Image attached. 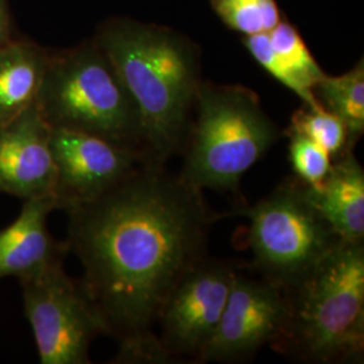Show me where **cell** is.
<instances>
[{"label": "cell", "mask_w": 364, "mask_h": 364, "mask_svg": "<svg viewBox=\"0 0 364 364\" xmlns=\"http://www.w3.org/2000/svg\"><path fill=\"white\" fill-rule=\"evenodd\" d=\"M313 93L324 109L344 122L350 142L355 147L364 132L363 60L341 76L324 75L316 84Z\"/></svg>", "instance_id": "16"}, {"label": "cell", "mask_w": 364, "mask_h": 364, "mask_svg": "<svg viewBox=\"0 0 364 364\" xmlns=\"http://www.w3.org/2000/svg\"><path fill=\"white\" fill-rule=\"evenodd\" d=\"M50 53L25 39L0 46V127L36 105Z\"/></svg>", "instance_id": "15"}, {"label": "cell", "mask_w": 364, "mask_h": 364, "mask_svg": "<svg viewBox=\"0 0 364 364\" xmlns=\"http://www.w3.org/2000/svg\"><path fill=\"white\" fill-rule=\"evenodd\" d=\"M50 135L37 105L0 127V193L23 201L53 196L55 164Z\"/></svg>", "instance_id": "11"}, {"label": "cell", "mask_w": 364, "mask_h": 364, "mask_svg": "<svg viewBox=\"0 0 364 364\" xmlns=\"http://www.w3.org/2000/svg\"><path fill=\"white\" fill-rule=\"evenodd\" d=\"M287 134H301L324 147L332 159L346 150H353L344 122L323 107H305L296 111L287 127Z\"/></svg>", "instance_id": "17"}, {"label": "cell", "mask_w": 364, "mask_h": 364, "mask_svg": "<svg viewBox=\"0 0 364 364\" xmlns=\"http://www.w3.org/2000/svg\"><path fill=\"white\" fill-rule=\"evenodd\" d=\"M11 39V23L6 0H0V46Z\"/></svg>", "instance_id": "20"}, {"label": "cell", "mask_w": 364, "mask_h": 364, "mask_svg": "<svg viewBox=\"0 0 364 364\" xmlns=\"http://www.w3.org/2000/svg\"><path fill=\"white\" fill-rule=\"evenodd\" d=\"M309 196L341 240H364V170L353 150L332 159L326 181Z\"/></svg>", "instance_id": "14"}, {"label": "cell", "mask_w": 364, "mask_h": 364, "mask_svg": "<svg viewBox=\"0 0 364 364\" xmlns=\"http://www.w3.org/2000/svg\"><path fill=\"white\" fill-rule=\"evenodd\" d=\"M78 285L117 343L112 363L166 364L156 328L182 277L207 258L213 212L203 191L146 159L103 195L64 209Z\"/></svg>", "instance_id": "1"}, {"label": "cell", "mask_w": 364, "mask_h": 364, "mask_svg": "<svg viewBox=\"0 0 364 364\" xmlns=\"http://www.w3.org/2000/svg\"><path fill=\"white\" fill-rule=\"evenodd\" d=\"M36 105L50 129L85 132L147 153L138 108L96 42L50 54Z\"/></svg>", "instance_id": "5"}, {"label": "cell", "mask_w": 364, "mask_h": 364, "mask_svg": "<svg viewBox=\"0 0 364 364\" xmlns=\"http://www.w3.org/2000/svg\"><path fill=\"white\" fill-rule=\"evenodd\" d=\"M287 314V293L264 279L235 273L220 323L195 363H242L270 346Z\"/></svg>", "instance_id": "9"}, {"label": "cell", "mask_w": 364, "mask_h": 364, "mask_svg": "<svg viewBox=\"0 0 364 364\" xmlns=\"http://www.w3.org/2000/svg\"><path fill=\"white\" fill-rule=\"evenodd\" d=\"M50 144L55 164L53 197L63 210L103 195L150 159L144 150L78 131L52 129Z\"/></svg>", "instance_id": "10"}, {"label": "cell", "mask_w": 364, "mask_h": 364, "mask_svg": "<svg viewBox=\"0 0 364 364\" xmlns=\"http://www.w3.org/2000/svg\"><path fill=\"white\" fill-rule=\"evenodd\" d=\"M178 177L188 185L239 193L242 177L279 139L259 97L243 85L201 82Z\"/></svg>", "instance_id": "4"}, {"label": "cell", "mask_w": 364, "mask_h": 364, "mask_svg": "<svg viewBox=\"0 0 364 364\" xmlns=\"http://www.w3.org/2000/svg\"><path fill=\"white\" fill-rule=\"evenodd\" d=\"M289 136V161L294 177L312 189H318L326 181L332 156L324 147L301 134H287Z\"/></svg>", "instance_id": "19"}, {"label": "cell", "mask_w": 364, "mask_h": 364, "mask_svg": "<svg viewBox=\"0 0 364 364\" xmlns=\"http://www.w3.org/2000/svg\"><path fill=\"white\" fill-rule=\"evenodd\" d=\"M23 311L42 364H88L92 341L105 328L91 302L64 269L54 264L21 279Z\"/></svg>", "instance_id": "7"}, {"label": "cell", "mask_w": 364, "mask_h": 364, "mask_svg": "<svg viewBox=\"0 0 364 364\" xmlns=\"http://www.w3.org/2000/svg\"><path fill=\"white\" fill-rule=\"evenodd\" d=\"M243 42L254 60L270 76L296 93L305 107H321L313 90L326 73L290 23L279 22L269 33L247 36Z\"/></svg>", "instance_id": "13"}, {"label": "cell", "mask_w": 364, "mask_h": 364, "mask_svg": "<svg viewBox=\"0 0 364 364\" xmlns=\"http://www.w3.org/2000/svg\"><path fill=\"white\" fill-rule=\"evenodd\" d=\"M55 209L53 196L28 198L18 218L0 230V279L21 281L64 263L68 245L54 239L48 228V218Z\"/></svg>", "instance_id": "12"}, {"label": "cell", "mask_w": 364, "mask_h": 364, "mask_svg": "<svg viewBox=\"0 0 364 364\" xmlns=\"http://www.w3.org/2000/svg\"><path fill=\"white\" fill-rule=\"evenodd\" d=\"M95 42L138 108L149 156L166 164L181 154L201 84L195 48L166 28L122 19L105 25Z\"/></svg>", "instance_id": "2"}, {"label": "cell", "mask_w": 364, "mask_h": 364, "mask_svg": "<svg viewBox=\"0 0 364 364\" xmlns=\"http://www.w3.org/2000/svg\"><path fill=\"white\" fill-rule=\"evenodd\" d=\"M221 21L246 37L269 33L281 22L275 0H212Z\"/></svg>", "instance_id": "18"}, {"label": "cell", "mask_w": 364, "mask_h": 364, "mask_svg": "<svg viewBox=\"0 0 364 364\" xmlns=\"http://www.w3.org/2000/svg\"><path fill=\"white\" fill-rule=\"evenodd\" d=\"M248 219L247 243L260 278L284 291L302 284L341 242L309 196V188L290 177L252 207L240 205L221 219Z\"/></svg>", "instance_id": "6"}, {"label": "cell", "mask_w": 364, "mask_h": 364, "mask_svg": "<svg viewBox=\"0 0 364 364\" xmlns=\"http://www.w3.org/2000/svg\"><path fill=\"white\" fill-rule=\"evenodd\" d=\"M235 273L231 263L207 257L173 289L156 332L168 363L185 358L196 362L220 323Z\"/></svg>", "instance_id": "8"}, {"label": "cell", "mask_w": 364, "mask_h": 364, "mask_svg": "<svg viewBox=\"0 0 364 364\" xmlns=\"http://www.w3.org/2000/svg\"><path fill=\"white\" fill-rule=\"evenodd\" d=\"M285 293L287 320L273 350L302 363L363 362L364 240H341Z\"/></svg>", "instance_id": "3"}]
</instances>
